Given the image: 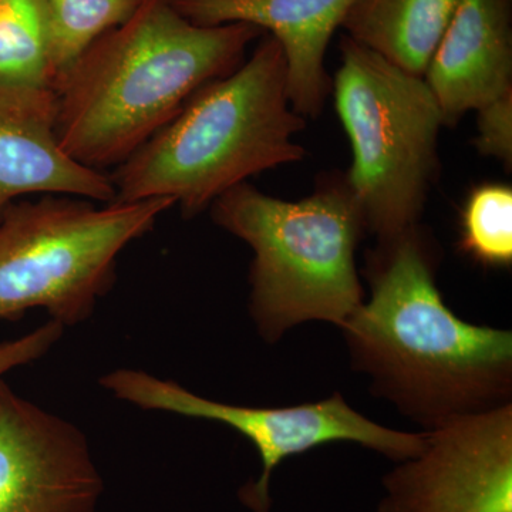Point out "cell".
<instances>
[{
	"mask_svg": "<svg viewBox=\"0 0 512 512\" xmlns=\"http://www.w3.org/2000/svg\"><path fill=\"white\" fill-rule=\"evenodd\" d=\"M63 333V326L49 319L18 339L0 343V379L12 370L42 359L60 342Z\"/></svg>",
	"mask_w": 512,
	"mask_h": 512,
	"instance_id": "cell-18",
	"label": "cell"
},
{
	"mask_svg": "<svg viewBox=\"0 0 512 512\" xmlns=\"http://www.w3.org/2000/svg\"><path fill=\"white\" fill-rule=\"evenodd\" d=\"M212 220L249 245V313L266 343L302 323L342 326L365 301L356 248L365 218L346 181L301 201L266 195L247 181L211 204Z\"/></svg>",
	"mask_w": 512,
	"mask_h": 512,
	"instance_id": "cell-4",
	"label": "cell"
},
{
	"mask_svg": "<svg viewBox=\"0 0 512 512\" xmlns=\"http://www.w3.org/2000/svg\"><path fill=\"white\" fill-rule=\"evenodd\" d=\"M483 156L512 161V93L478 110V136L474 140Z\"/></svg>",
	"mask_w": 512,
	"mask_h": 512,
	"instance_id": "cell-17",
	"label": "cell"
},
{
	"mask_svg": "<svg viewBox=\"0 0 512 512\" xmlns=\"http://www.w3.org/2000/svg\"><path fill=\"white\" fill-rule=\"evenodd\" d=\"M0 3H2V0H0Z\"/></svg>",
	"mask_w": 512,
	"mask_h": 512,
	"instance_id": "cell-19",
	"label": "cell"
},
{
	"mask_svg": "<svg viewBox=\"0 0 512 512\" xmlns=\"http://www.w3.org/2000/svg\"><path fill=\"white\" fill-rule=\"evenodd\" d=\"M174 205L52 195L13 202L0 214V320L43 309L64 329L86 322L113 288L121 252Z\"/></svg>",
	"mask_w": 512,
	"mask_h": 512,
	"instance_id": "cell-5",
	"label": "cell"
},
{
	"mask_svg": "<svg viewBox=\"0 0 512 512\" xmlns=\"http://www.w3.org/2000/svg\"><path fill=\"white\" fill-rule=\"evenodd\" d=\"M198 26L248 23L278 40L292 109L319 116L330 92L326 52L355 0H170Z\"/></svg>",
	"mask_w": 512,
	"mask_h": 512,
	"instance_id": "cell-11",
	"label": "cell"
},
{
	"mask_svg": "<svg viewBox=\"0 0 512 512\" xmlns=\"http://www.w3.org/2000/svg\"><path fill=\"white\" fill-rule=\"evenodd\" d=\"M434 272L417 227L380 242L366 272L372 295L340 326L372 393L424 430L512 403L511 330L458 318Z\"/></svg>",
	"mask_w": 512,
	"mask_h": 512,
	"instance_id": "cell-1",
	"label": "cell"
},
{
	"mask_svg": "<svg viewBox=\"0 0 512 512\" xmlns=\"http://www.w3.org/2000/svg\"><path fill=\"white\" fill-rule=\"evenodd\" d=\"M53 87L0 84V214L28 194L70 195L109 204L110 175L77 163L57 137Z\"/></svg>",
	"mask_w": 512,
	"mask_h": 512,
	"instance_id": "cell-10",
	"label": "cell"
},
{
	"mask_svg": "<svg viewBox=\"0 0 512 512\" xmlns=\"http://www.w3.org/2000/svg\"><path fill=\"white\" fill-rule=\"evenodd\" d=\"M461 0H355L342 23L349 39L423 77Z\"/></svg>",
	"mask_w": 512,
	"mask_h": 512,
	"instance_id": "cell-13",
	"label": "cell"
},
{
	"mask_svg": "<svg viewBox=\"0 0 512 512\" xmlns=\"http://www.w3.org/2000/svg\"><path fill=\"white\" fill-rule=\"evenodd\" d=\"M99 382L117 400L146 412L215 421L247 437L262 464L258 480L239 491L242 503L252 512L271 510L272 473L288 457L335 441H350L400 463L417 456L426 441L424 431L406 433L367 419L349 406L340 393L298 406L249 407L207 399L174 380L130 367L106 373Z\"/></svg>",
	"mask_w": 512,
	"mask_h": 512,
	"instance_id": "cell-7",
	"label": "cell"
},
{
	"mask_svg": "<svg viewBox=\"0 0 512 512\" xmlns=\"http://www.w3.org/2000/svg\"><path fill=\"white\" fill-rule=\"evenodd\" d=\"M141 3L143 0H46L55 83L97 39L126 23Z\"/></svg>",
	"mask_w": 512,
	"mask_h": 512,
	"instance_id": "cell-15",
	"label": "cell"
},
{
	"mask_svg": "<svg viewBox=\"0 0 512 512\" xmlns=\"http://www.w3.org/2000/svg\"><path fill=\"white\" fill-rule=\"evenodd\" d=\"M383 477L379 512H512V403L424 430Z\"/></svg>",
	"mask_w": 512,
	"mask_h": 512,
	"instance_id": "cell-8",
	"label": "cell"
},
{
	"mask_svg": "<svg viewBox=\"0 0 512 512\" xmlns=\"http://www.w3.org/2000/svg\"><path fill=\"white\" fill-rule=\"evenodd\" d=\"M335 106L353 150L346 184L379 242L417 227L444 123L426 80L342 37Z\"/></svg>",
	"mask_w": 512,
	"mask_h": 512,
	"instance_id": "cell-6",
	"label": "cell"
},
{
	"mask_svg": "<svg viewBox=\"0 0 512 512\" xmlns=\"http://www.w3.org/2000/svg\"><path fill=\"white\" fill-rule=\"evenodd\" d=\"M46 0L0 3V84L53 87Z\"/></svg>",
	"mask_w": 512,
	"mask_h": 512,
	"instance_id": "cell-14",
	"label": "cell"
},
{
	"mask_svg": "<svg viewBox=\"0 0 512 512\" xmlns=\"http://www.w3.org/2000/svg\"><path fill=\"white\" fill-rule=\"evenodd\" d=\"M103 494L84 431L0 379V512H96Z\"/></svg>",
	"mask_w": 512,
	"mask_h": 512,
	"instance_id": "cell-9",
	"label": "cell"
},
{
	"mask_svg": "<svg viewBox=\"0 0 512 512\" xmlns=\"http://www.w3.org/2000/svg\"><path fill=\"white\" fill-rule=\"evenodd\" d=\"M262 35L248 23L198 26L170 0H143L56 80L63 150L93 170L119 167Z\"/></svg>",
	"mask_w": 512,
	"mask_h": 512,
	"instance_id": "cell-2",
	"label": "cell"
},
{
	"mask_svg": "<svg viewBox=\"0 0 512 512\" xmlns=\"http://www.w3.org/2000/svg\"><path fill=\"white\" fill-rule=\"evenodd\" d=\"M423 79L446 126L512 93L511 0H461Z\"/></svg>",
	"mask_w": 512,
	"mask_h": 512,
	"instance_id": "cell-12",
	"label": "cell"
},
{
	"mask_svg": "<svg viewBox=\"0 0 512 512\" xmlns=\"http://www.w3.org/2000/svg\"><path fill=\"white\" fill-rule=\"evenodd\" d=\"M461 248L487 266L512 262V190L483 185L468 198L461 220Z\"/></svg>",
	"mask_w": 512,
	"mask_h": 512,
	"instance_id": "cell-16",
	"label": "cell"
},
{
	"mask_svg": "<svg viewBox=\"0 0 512 512\" xmlns=\"http://www.w3.org/2000/svg\"><path fill=\"white\" fill-rule=\"evenodd\" d=\"M278 40L259 37L234 72L201 87L111 175L117 202L171 198L192 217L249 177L303 160Z\"/></svg>",
	"mask_w": 512,
	"mask_h": 512,
	"instance_id": "cell-3",
	"label": "cell"
}]
</instances>
